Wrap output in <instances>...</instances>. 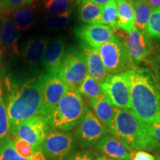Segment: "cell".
I'll list each match as a JSON object with an SVG mask.
<instances>
[{
    "instance_id": "cell-4",
    "label": "cell",
    "mask_w": 160,
    "mask_h": 160,
    "mask_svg": "<svg viewBox=\"0 0 160 160\" xmlns=\"http://www.w3.org/2000/svg\"><path fill=\"white\" fill-rule=\"evenodd\" d=\"M86 108L79 91L69 88L54 110L45 118L50 128L68 131L78 125Z\"/></svg>"
},
{
    "instance_id": "cell-29",
    "label": "cell",
    "mask_w": 160,
    "mask_h": 160,
    "mask_svg": "<svg viewBox=\"0 0 160 160\" xmlns=\"http://www.w3.org/2000/svg\"><path fill=\"white\" fill-rule=\"evenodd\" d=\"M145 32L150 38L160 40V7L152 10Z\"/></svg>"
},
{
    "instance_id": "cell-33",
    "label": "cell",
    "mask_w": 160,
    "mask_h": 160,
    "mask_svg": "<svg viewBox=\"0 0 160 160\" xmlns=\"http://www.w3.org/2000/svg\"><path fill=\"white\" fill-rule=\"evenodd\" d=\"M129 153L131 160H155L153 156L145 151L132 150Z\"/></svg>"
},
{
    "instance_id": "cell-24",
    "label": "cell",
    "mask_w": 160,
    "mask_h": 160,
    "mask_svg": "<svg viewBox=\"0 0 160 160\" xmlns=\"http://www.w3.org/2000/svg\"><path fill=\"white\" fill-rule=\"evenodd\" d=\"M134 9L135 28L142 32H145L153 8L148 0H138L133 4Z\"/></svg>"
},
{
    "instance_id": "cell-32",
    "label": "cell",
    "mask_w": 160,
    "mask_h": 160,
    "mask_svg": "<svg viewBox=\"0 0 160 160\" xmlns=\"http://www.w3.org/2000/svg\"><path fill=\"white\" fill-rule=\"evenodd\" d=\"M33 0H4L0 10L4 11H11L13 10L23 7V6L30 5Z\"/></svg>"
},
{
    "instance_id": "cell-40",
    "label": "cell",
    "mask_w": 160,
    "mask_h": 160,
    "mask_svg": "<svg viewBox=\"0 0 160 160\" xmlns=\"http://www.w3.org/2000/svg\"><path fill=\"white\" fill-rule=\"evenodd\" d=\"M4 0H0V8H1L2 5V2H3Z\"/></svg>"
},
{
    "instance_id": "cell-10",
    "label": "cell",
    "mask_w": 160,
    "mask_h": 160,
    "mask_svg": "<svg viewBox=\"0 0 160 160\" xmlns=\"http://www.w3.org/2000/svg\"><path fill=\"white\" fill-rule=\"evenodd\" d=\"M50 127L45 117L37 116L20 122L11 133L15 139L40 147L47 137Z\"/></svg>"
},
{
    "instance_id": "cell-39",
    "label": "cell",
    "mask_w": 160,
    "mask_h": 160,
    "mask_svg": "<svg viewBox=\"0 0 160 160\" xmlns=\"http://www.w3.org/2000/svg\"><path fill=\"white\" fill-rule=\"evenodd\" d=\"M127 1H128L130 3H131L132 5H133V3L135 2H137V1H138V0H127Z\"/></svg>"
},
{
    "instance_id": "cell-19",
    "label": "cell",
    "mask_w": 160,
    "mask_h": 160,
    "mask_svg": "<svg viewBox=\"0 0 160 160\" xmlns=\"http://www.w3.org/2000/svg\"><path fill=\"white\" fill-rule=\"evenodd\" d=\"M95 148L116 160H131L130 153L117 138L106 135L97 143Z\"/></svg>"
},
{
    "instance_id": "cell-27",
    "label": "cell",
    "mask_w": 160,
    "mask_h": 160,
    "mask_svg": "<svg viewBox=\"0 0 160 160\" xmlns=\"http://www.w3.org/2000/svg\"><path fill=\"white\" fill-rule=\"evenodd\" d=\"M76 0H46L44 8L51 15H58L70 11Z\"/></svg>"
},
{
    "instance_id": "cell-20",
    "label": "cell",
    "mask_w": 160,
    "mask_h": 160,
    "mask_svg": "<svg viewBox=\"0 0 160 160\" xmlns=\"http://www.w3.org/2000/svg\"><path fill=\"white\" fill-rule=\"evenodd\" d=\"M11 21L18 31H26L34 25L37 20V8L32 4L13 10Z\"/></svg>"
},
{
    "instance_id": "cell-5",
    "label": "cell",
    "mask_w": 160,
    "mask_h": 160,
    "mask_svg": "<svg viewBox=\"0 0 160 160\" xmlns=\"http://www.w3.org/2000/svg\"><path fill=\"white\" fill-rule=\"evenodd\" d=\"M97 50L109 74L124 73L136 68L129 56L125 39L119 36L114 35Z\"/></svg>"
},
{
    "instance_id": "cell-30",
    "label": "cell",
    "mask_w": 160,
    "mask_h": 160,
    "mask_svg": "<svg viewBox=\"0 0 160 160\" xmlns=\"http://www.w3.org/2000/svg\"><path fill=\"white\" fill-rule=\"evenodd\" d=\"M11 125H10L8 114L5 102L2 97V90L0 88V142L8 137L10 134Z\"/></svg>"
},
{
    "instance_id": "cell-26",
    "label": "cell",
    "mask_w": 160,
    "mask_h": 160,
    "mask_svg": "<svg viewBox=\"0 0 160 160\" xmlns=\"http://www.w3.org/2000/svg\"><path fill=\"white\" fill-rule=\"evenodd\" d=\"M97 23L104 24L111 27L115 31H117L119 25H118L117 3L115 0H111L109 3L103 6L101 17Z\"/></svg>"
},
{
    "instance_id": "cell-15",
    "label": "cell",
    "mask_w": 160,
    "mask_h": 160,
    "mask_svg": "<svg viewBox=\"0 0 160 160\" xmlns=\"http://www.w3.org/2000/svg\"><path fill=\"white\" fill-rule=\"evenodd\" d=\"M95 115L104 125L105 130L111 135H116L115 131V107L112 105L106 96L90 100Z\"/></svg>"
},
{
    "instance_id": "cell-3",
    "label": "cell",
    "mask_w": 160,
    "mask_h": 160,
    "mask_svg": "<svg viewBox=\"0 0 160 160\" xmlns=\"http://www.w3.org/2000/svg\"><path fill=\"white\" fill-rule=\"evenodd\" d=\"M115 137L132 150L156 151L160 144L152 135L148 125L142 121L131 109L115 108Z\"/></svg>"
},
{
    "instance_id": "cell-11",
    "label": "cell",
    "mask_w": 160,
    "mask_h": 160,
    "mask_svg": "<svg viewBox=\"0 0 160 160\" xmlns=\"http://www.w3.org/2000/svg\"><path fill=\"white\" fill-rule=\"evenodd\" d=\"M68 89L69 88L57 75L47 73L43 85L39 116L47 117Z\"/></svg>"
},
{
    "instance_id": "cell-6",
    "label": "cell",
    "mask_w": 160,
    "mask_h": 160,
    "mask_svg": "<svg viewBox=\"0 0 160 160\" xmlns=\"http://www.w3.org/2000/svg\"><path fill=\"white\" fill-rule=\"evenodd\" d=\"M88 73L82 51L72 48L66 52L57 76L69 88L78 91Z\"/></svg>"
},
{
    "instance_id": "cell-8",
    "label": "cell",
    "mask_w": 160,
    "mask_h": 160,
    "mask_svg": "<svg viewBox=\"0 0 160 160\" xmlns=\"http://www.w3.org/2000/svg\"><path fill=\"white\" fill-rule=\"evenodd\" d=\"M101 87L116 108L131 109L129 85L123 73L108 74Z\"/></svg>"
},
{
    "instance_id": "cell-13",
    "label": "cell",
    "mask_w": 160,
    "mask_h": 160,
    "mask_svg": "<svg viewBox=\"0 0 160 160\" xmlns=\"http://www.w3.org/2000/svg\"><path fill=\"white\" fill-rule=\"evenodd\" d=\"M151 38L146 33L135 28L125 39L127 49L133 63H139L151 53Z\"/></svg>"
},
{
    "instance_id": "cell-36",
    "label": "cell",
    "mask_w": 160,
    "mask_h": 160,
    "mask_svg": "<svg viewBox=\"0 0 160 160\" xmlns=\"http://www.w3.org/2000/svg\"><path fill=\"white\" fill-rule=\"evenodd\" d=\"M89 1L97 4V5L101 6V7H103V6L107 5L108 3H109L111 0H89Z\"/></svg>"
},
{
    "instance_id": "cell-14",
    "label": "cell",
    "mask_w": 160,
    "mask_h": 160,
    "mask_svg": "<svg viewBox=\"0 0 160 160\" xmlns=\"http://www.w3.org/2000/svg\"><path fill=\"white\" fill-rule=\"evenodd\" d=\"M65 54V41L62 37H56L48 42L42 59L47 73L57 75Z\"/></svg>"
},
{
    "instance_id": "cell-28",
    "label": "cell",
    "mask_w": 160,
    "mask_h": 160,
    "mask_svg": "<svg viewBox=\"0 0 160 160\" xmlns=\"http://www.w3.org/2000/svg\"><path fill=\"white\" fill-rule=\"evenodd\" d=\"M0 160H28L20 157L13 147L12 139L6 137L0 142Z\"/></svg>"
},
{
    "instance_id": "cell-17",
    "label": "cell",
    "mask_w": 160,
    "mask_h": 160,
    "mask_svg": "<svg viewBox=\"0 0 160 160\" xmlns=\"http://www.w3.org/2000/svg\"><path fill=\"white\" fill-rule=\"evenodd\" d=\"M19 39V33L13 22L8 16L4 17L0 23V45L6 51L13 54H20L18 42Z\"/></svg>"
},
{
    "instance_id": "cell-22",
    "label": "cell",
    "mask_w": 160,
    "mask_h": 160,
    "mask_svg": "<svg viewBox=\"0 0 160 160\" xmlns=\"http://www.w3.org/2000/svg\"><path fill=\"white\" fill-rule=\"evenodd\" d=\"M79 18L85 24L97 23L101 17L102 7L89 0H78Z\"/></svg>"
},
{
    "instance_id": "cell-21",
    "label": "cell",
    "mask_w": 160,
    "mask_h": 160,
    "mask_svg": "<svg viewBox=\"0 0 160 160\" xmlns=\"http://www.w3.org/2000/svg\"><path fill=\"white\" fill-rule=\"evenodd\" d=\"M115 2L117 3L119 28L130 34L135 28L133 5L127 0H115Z\"/></svg>"
},
{
    "instance_id": "cell-1",
    "label": "cell",
    "mask_w": 160,
    "mask_h": 160,
    "mask_svg": "<svg viewBox=\"0 0 160 160\" xmlns=\"http://www.w3.org/2000/svg\"><path fill=\"white\" fill-rule=\"evenodd\" d=\"M45 77L44 74L17 85L9 83L6 108L11 125L10 134L24 120L39 116Z\"/></svg>"
},
{
    "instance_id": "cell-18",
    "label": "cell",
    "mask_w": 160,
    "mask_h": 160,
    "mask_svg": "<svg viewBox=\"0 0 160 160\" xmlns=\"http://www.w3.org/2000/svg\"><path fill=\"white\" fill-rule=\"evenodd\" d=\"M49 40L47 37H39L30 39L22 50L23 59L31 67H37L42 61Z\"/></svg>"
},
{
    "instance_id": "cell-25",
    "label": "cell",
    "mask_w": 160,
    "mask_h": 160,
    "mask_svg": "<svg viewBox=\"0 0 160 160\" xmlns=\"http://www.w3.org/2000/svg\"><path fill=\"white\" fill-rule=\"evenodd\" d=\"M78 91L82 96L89 100L97 99L105 94L102 89L101 83L93 79L88 73L86 76L83 82L80 85Z\"/></svg>"
},
{
    "instance_id": "cell-2",
    "label": "cell",
    "mask_w": 160,
    "mask_h": 160,
    "mask_svg": "<svg viewBox=\"0 0 160 160\" xmlns=\"http://www.w3.org/2000/svg\"><path fill=\"white\" fill-rule=\"evenodd\" d=\"M123 74L129 85L131 111L146 124L153 122L159 112L160 93L151 76L137 68Z\"/></svg>"
},
{
    "instance_id": "cell-16",
    "label": "cell",
    "mask_w": 160,
    "mask_h": 160,
    "mask_svg": "<svg viewBox=\"0 0 160 160\" xmlns=\"http://www.w3.org/2000/svg\"><path fill=\"white\" fill-rule=\"evenodd\" d=\"M80 51L85 59L88 74L99 83L102 82L109 73L104 65L97 48H93L82 42Z\"/></svg>"
},
{
    "instance_id": "cell-31",
    "label": "cell",
    "mask_w": 160,
    "mask_h": 160,
    "mask_svg": "<svg viewBox=\"0 0 160 160\" xmlns=\"http://www.w3.org/2000/svg\"><path fill=\"white\" fill-rule=\"evenodd\" d=\"M71 11L62 14L52 15L45 19V22L48 28L51 30H60L65 28L68 25Z\"/></svg>"
},
{
    "instance_id": "cell-37",
    "label": "cell",
    "mask_w": 160,
    "mask_h": 160,
    "mask_svg": "<svg viewBox=\"0 0 160 160\" xmlns=\"http://www.w3.org/2000/svg\"><path fill=\"white\" fill-rule=\"evenodd\" d=\"M95 160H116L112 159L111 157H107L104 154H96L95 153Z\"/></svg>"
},
{
    "instance_id": "cell-9",
    "label": "cell",
    "mask_w": 160,
    "mask_h": 160,
    "mask_svg": "<svg viewBox=\"0 0 160 160\" xmlns=\"http://www.w3.org/2000/svg\"><path fill=\"white\" fill-rule=\"evenodd\" d=\"M77 125L75 137L82 148L95 146L99 140L106 136L104 125L88 106Z\"/></svg>"
},
{
    "instance_id": "cell-38",
    "label": "cell",
    "mask_w": 160,
    "mask_h": 160,
    "mask_svg": "<svg viewBox=\"0 0 160 160\" xmlns=\"http://www.w3.org/2000/svg\"><path fill=\"white\" fill-rule=\"evenodd\" d=\"M148 1L151 7L153 8V9L160 7V0H148Z\"/></svg>"
},
{
    "instance_id": "cell-7",
    "label": "cell",
    "mask_w": 160,
    "mask_h": 160,
    "mask_svg": "<svg viewBox=\"0 0 160 160\" xmlns=\"http://www.w3.org/2000/svg\"><path fill=\"white\" fill-rule=\"evenodd\" d=\"M40 148L47 159L66 160L73 155L76 142L72 133L53 130L49 131Z\"/></svg>"
},
{
    "instance_id": "cell-35",
    "label": "cell",
    "mask_w": 160,
    "mask_h": 160,
    "mask_svg": "<svg viewBox=\"0 0 160 160\" xmlns=\"http://www.w3.org/2000/svg\"><path fill=\"white\" fill-rule=\"evenodd\" d=\"M148 125L149 129L151 132L152 135L157 140L158 142L160 144V124L157 122L156 121H153L151 123L148 124Z\"/></svg>"
},
{
    "instance_id": "cell-23",
    "label": "cell",
    "mask_w": 160,
    "mask_h": 160,
    "mask_svg": "<svg viewBox=\"0 0 160 160\" xmlns=\"http://www.w3.org/2000/svg\"><path fill=\"white\" fill-rule=\"evenodd\" d=\"M13 147L20 157L28 160H48L45 157L40 147L31 145L23 140L12 139Z\"/></svg>"
},
{
    "instance_id": "cell-12",
    "label": "cell",
    "mask_w": 160,
    "mask_h": 160,
    "mask_svg": "<svg viewBox=\"0 0 160 160\" xmlns=\"http://www.w3.org/2000/svg\"><path fill=\"white\" fill-rule=\"evenodd\" d=\"M115 32L109 26L100 23L85 24L75 29L76 36L82 43L93 48H98L110 41Z\"/></svg>"
},
{
    "instance_id": "cell-34",
    "label": "cell",
    "mask_w": 160,
    "mask_h": 160,
    "mask_svg": "<svg viewBox=\"0 0 160 160\" xmlns=\"http://www.w3.org/2000/svg\"><path fill=\"white\" fill-rule=\"evenodd\" d=\"M66 160H95V153L89 151L78 152Z\"/></svg>"
}]
</instances>
